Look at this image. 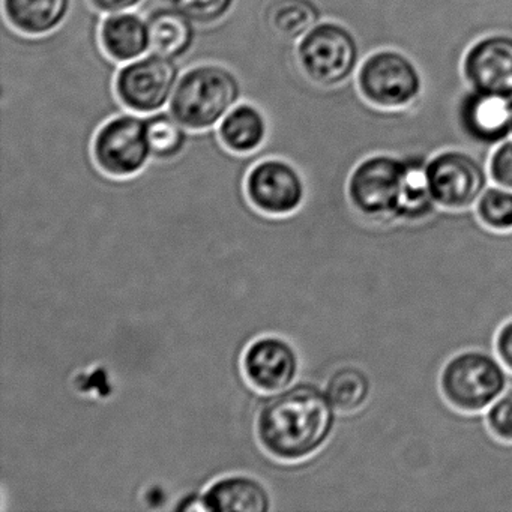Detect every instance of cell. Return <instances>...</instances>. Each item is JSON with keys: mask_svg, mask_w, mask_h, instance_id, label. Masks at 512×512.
Instances as JSON below:
<instances>
[{"mask_svg": "<svg viewBox=\"0 0 512 512\" xmlns=\"http://www.w3.org/2000/svg\"><path fill=\"white\" fill-rule=\"evenodd\" d=\"M92 160L104 176L130 179L148 169L152 160L145 118L118 113L100 125L92 137Z\"/></svg>", "mask_w": 512, "mask_h": 512, "instance_id": "cell-6", "label": "cell"}, {"mask_svg": "<svg viewBox=\"0 0 512 512\" xmlns=\"http://www.w3.org/2000/svg\"><path fill=\"white\" fill-rule=\"evenodd\" d=\"M493 352L512 374V317L506 319L494 335Z\"/></svg>", "mask_w": 512, "mask_h": 512, "instance_id": "cell-27", "label": "cell"}, {"mask_svg": "<svg viewBox=\"0 0 512 512\" xmlns=\"http://www.w3.org/2000/svg\"><path fill=\"white\" fill-rule=\"evenodd\" d=\"M98 43L113 62L136 61L151 52L148 22L130 11L107 14L98 28Z\"/></svg>", "mask_w": 512, "mask_h": 512, "instance_id": "cell-15", "label": "cell"}, {"mask_svg": "<svg viewBox=\"0 0 512 512\" xmlns=\"http://www.w3.org/2000/svg\"><path fill=\"white\" fill-rule=\"evenodd\" d=\"M458 122L473 142L499 145L512 133V107L500 98L472 91L461 100Z\"/></svg>", "mask_w": 512, "mask_h": 512, "instance_id": "cell-14", "label": "cell"}, {"mask_svg": "<svg viewBox=\"0 0 512 512\" xmlns=\"http://www.w3.org/2000/svg\"><path fill=\"white\" fill-rule=\"evenodd\" d=\"M403 163V185L394 221L395 224L416 226L431 220L439 206L434 202L428 182V161L422 157H407Z\"/></svg>", "mask_w": 512, "mask_h": 512, "instance_id": "cell-20", "label": "cell"}, {"mask_svg": "<svg viewBox=\"0 0 512 512\" xmlns=\"http://www.w3.org/2000/svg\"><path fill=\"white\" fill-rule=\"evenodd\" d=\"M169 7L190 17L196 25L212 26L229 16L236 0H163Z\"/></svg>", "mask_w": 512, "mask_h": 512, "instance_id": "cell-24", "label": "cell"}, {"mask_svg": "<svg viewBox=\"0 0 512 512\" xmlns=\"http://www.w3.org/2000/svg\"><path fill=\"white\" fill-rule=\"evenodd\" d=\"M320 19L322 11L314 0H269L265 8L266 28L283 43H298Z\"/></svg>", "mask_w": 512, "mask_h": 512, "instance_id": "cell-21", "label": "cell"}, {"mask_svg": "<svg viewBox=\"0 0 512 512\" xmlns=\"http://www.w3.org/2000/svg\"><path fill=\"white\" fill-rule=\"evenodd\" d=\"M151 53L164 58H185L193 52L197 41L196 23L175 8H155L146 17Z\"/></svg>", "mask_w": 512, "mask_h": 512, "instance_id": "cell-18", "label": "cell"}, {"mask_svg": "<svg viewBox=\"0 0 512 512\" xmlns=\"http://www.w3.org/2000/svg\"><path fill=\"white\" fill-rule=\"evenodd\" d=\"M463 74L472 91L512 107V38L491 35L476 41L464 56Z\"/></svg>", "mask_w": 512, "mask_h": 512, "instance_id": "cell-12", "label": "cell"}, {"mask_svg": "<svg viewBox=\"0 0 512 512\" xmlns=\"http://www.w3.org/2000/svg\"><path fill=\"white\" fill-rule=\"evenodd\" d=\"M179 73L181 67L175 59L152 53L125 64L113 79V92L125 109L151 115L170 103Z\"/></svg>", "mask_w": 512, "mask_h": 512, "instance_id": "cell-8", "label": "cell"}, {"mask_svg": "<svg viewBox=\"0 0 512 512\" xmlns=\"http://www.w3.org/2000/svg\"><path fill=\"white\" fill-rule=\"evenodd\" d=\"M509 386L511 373L496 353L482 347L458 350L440 368V397L466 415L484 413Z\"/></svg>", "mask_w": 512, "mask_h": 512, "instance_id": "cell-3", "label": "cell"}, {"mask_svg": "<svg viewBox=\"0 0 512 512\" xmlns=\"http://www.w3.org/2000/svg\"><path fill=\"white\" fill-rule=\"evenodd\" d=\"M248 203L269 217H287L304 206L307 181L301 170L284 158H263L248 170L244 182Z\"/></svg>", "mask_w": 512, "mask_h": 512, "instance_id": "cell-9", "label": "cell"}, {"mask_svg": "<svg viewBox=\"0 0 512 512\" xmlns=\"http://www.w3.org/2000/svg\"><path fill=\"white\" fill-rule=\"evenodd\" d=\"M206 512H271L274 497L266 482L251 473L233 472L215 478L199 497Z\"/></svg>", "mask_w": 512, "mask_h": 512, "instance_id": "cell-13", "label": "cell"}, {"mask_svg": "<svg viewBox=\"0 0 512 512\" xmlns=\"http://www.w3.org/2000/svg\"><path fill=\"white\" fill-rule=\"evenodd\" d=\"M488 175L494 185L512 190V140H505L494 149L488 164Z\"/></svg>", "mask_w": 512, "mask_h": 512, "instance_id": "cell-26", "label": "cell"}, {"mask_svg": "<svg viewBox=\"0 0 512 512\" xmlns=\"http://www.w3.org/2000/svg\"><path fill=\"white\" fill-rule=\"evenodd\" d=\"M476 220L491 232H512V190L493 185L485 188L475 205Z\"/></svg>", "mask_w": 512, "mask_h": 512, "instance_id": "cell-23", "label": "cell"}, {"mask_svg": "<svg viewBox=\"0 0 512 512\" xmlns=\"http://www.w3.org/2000/svg\"><path fill=\"white\" fill-rule=\"evenodd\" d=\"M301 355L292 341L266 334L248 344L241 368L248 385L262 395L277 394L301 376Z\"/></svg>", "mask_w": 512, "mask_h": 512, "instance_id": "cell-11", "label": "cell"}, {"mask_svg": "<svg viewBox=\"0 0 512 512\" xmlns=\"http://www.w3.org/2000/svg\"><path fill=\"white\" fill-rule=\"evenodd\" d=\"M338 419L322 383L298 379L284 391L263 395L254 430L269 457L280 463H301L328 445Z\"/></svg>", "mask_w": 512, "mask_h": 512, "instance_id": "cell-1", "label": "cell"}, {"mask_svg": "<svg viewBox=\"0 0 512 512\" xmlns=\"http://www.w3.org/2000/svg\"><path fill=\"white\" fill-rule=\"evenodd\" d=\"M299 67L320 88H335L350 79L358 67V41L335 22H320L296 46Z\"/></svg>", "mask_w": 512, "mask_h": 512, "instance_id": "cell-5", "label": "cell"}, {"mask_svg": "<svg viewBox=\"0 0 512 512\" xmlns=\"http://www.w3.org/2000/svg\"><path fill=\"white\" fill-rule=\"evenodd\" d=\"M146 137L152 158L158 163L178 160L188 143V130L170 112L151 113L146 116Z\"/></svg>", "mask_w": 512, "mask_h": 512, "instance_id": "cell-22", "label": "cell"}, {"mask_svg": "<svg viewBox=\"0 0 512 512\" xmlns=\"http://www.w3.org/2000/svg\"><path fill=\"white\" fill-rule=\"evenodd\" d=\"M358 88L371 106L400 110L418 100L422 79L418 68L406 55L395 50H380L362 62Z\"/></svg>", "mask_w": 512, "mask_h": 512, "instance_id": "cell-7", "label": "cell"}, {"mask_svg": "<svg viewBox=\"0 0 512 512\" xmlns=\"http://www.w3.org/2000/svg\"><path fill=\"white\" fill-rule=\"evenodd\" d=\"M482 415L490 436L496 442L512 445V385Z\"/></svg>", "mask_w": 512, "mask_h": 512, "instance_id": "cell-25", "label": "cell"}, {"mask_svg": "<svg viewBox=\"0 0 512 512\" xmlns=\"http://www.w3.org/2000/svg\"><path fill=\"white\" fill-rule=\"evenodd\" d=\"M88 2L98 13L113 14L133 10L139 7L143 0H88Z\"/></svg>", "mask_w": 512, "mask_h": 512, "instance_id": "cell-28", "label": "cell"}, {"mask_svg": "<svg viewBox=\"0 0 512 512\" xmlns=\"http://www.w3.org/2000/svg\"><path fill=\"white\" fill-rule=\"evenodd\" d=\"M244 95L241 79L221 64L194 65L179 77L169 112L194 133L217 127Z\"/></svg>", "mask_w": 512, "mask_h": 512, "instance_id": "cell-2", "label": "cell"}, {"mask_svg": "<svg viewBox=\"0 0 512 512\" xmlns=\"http://www.w3.org/2000/svg\"><path fill=\"white\" fill-rule=\"evenodd\" d=\"M73 13V0H4L5 20L17 34L43 38L58 31Z\"/></svg>", "mask_w": 512, "mask_h": 512, "instance_id": "cell-17", "label": "cell"}, {"mask_svg": "<svg viewBox=\"0 0 512 512\" xmlns=\"http://www.w3.org/2000/svg\"><path fill=\"white\" fill-rule=\"evenodd\" d=\"M427 175L434 202L446 212L475 208L490 179L478 160L461 151L434 155L427 163Z\"/></svg>", "mask_w": 512, "mask_h": 512, "instance_id": "cell-10", "label": "cell"}, {"mask_svg": "<svg viewBox=\"0 0 512 512\" xmlns=\"http://www.w3.org/2000/svg\"><path fill=\"white\" fill-rule=\"evenodd\" d=\"M217 136L230 154L250 157L268 142V116L250 101L236 104L218 124Z\"/></svg>", "mask_w": 512, "mask_h": 512, "instance_id": "cell-16", "label": "cell"}, {"mask_svg": "<svg viewBox=\"0 0 512 512\" xmlns=\"http://www.w3.org/2000/svg\"><path fill=\"white\" fill-rule=\"evenodd\" d=\"M374 386L370 371L356 362L337 365L323 382V389L340 416L365 409L373 398Z\"/></svg>", "mask_w": 512, "mask_h": 512, "instance_id": "cell-19", "label": "cell"}, {"mask_svg": "<svg viewBox=\"0 0 512 512\" xmlns=\"http://www.w3.org/2000/svg\"><path fill=\"white\" fill-rule=\"evenodd\" d=\"M403 172V160L389 155H374L356 164L346 182L352 211L377 227L395 224Z\"/></svg>", "mask_w": 512, "mask_h": 512, "instance_id": "cell-4", "label": "cell"}]
</instances>
